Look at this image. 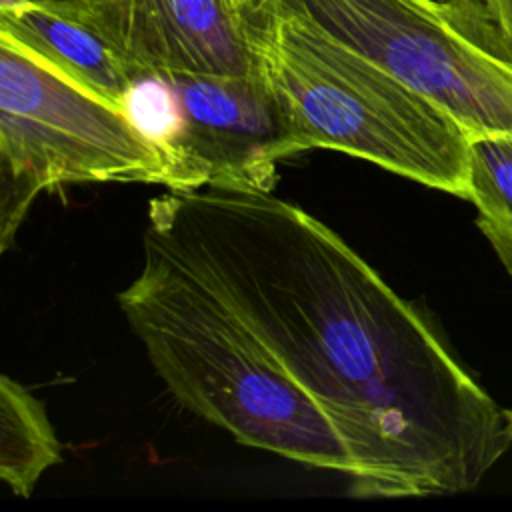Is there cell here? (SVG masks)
<instances>
[{
  "label": "cell",
  "mask_w": 512,
  "mask_h": 512,
  "mask_svg": "<svg viewBox=\"0 0 512 512\" xmlns=\"http://www.w3.org/2000/svg\"><path fill=\"white\" fill-rule=\"evenodd\" d=\"M60 460V442L44 404L10 376L0 380V478L16 496H30Z\"/></svg>",
  "instance_id": "9"
},
{
  "label": "cell",
  "mask_w": 512,
  "mask_h": 512,
  "mask_svg": "<svg viewBox=\"0 0 512 512\" xmlns=\"http://www.w3.org/2000/svg\"><path fill=\"white\" fill-rule=\"evenodd\" d=\"M454 116L512 140V60L444 0H272ZM268 8V10H270Z\"/></svg>",
  "instance_id": "5"
},
{
  "label": "cell",
  "mask_w": 512,
  "mask_h": 512,
  "mask_svg": "<svg viewBox=\"0 0 512 512\" xmlns=\"http://www.w3.org/2000/svg\"><path fill=\"white\" fill-rule=\"evenodd\" d=\"M496 256L500 258V262L504 264V268L512 274V244H508V246L496 250Z\"/></svg>",
  "instance_id": "15"
},
{
  "label": "cell",
  "mask_w": 512,
  "mask_h": 512,
  "mask_svg": "<svg viewBox=\"0 0 512 512\" xmlns=\"http://www.w3.org/2000/svg\"><path fill=\"white\" fill-rule=\"evenodd\" d=\"M238 18L248 24H256L268 12L272 0H222Z\"/></svg>",
  "instance_id": "14"
},
{
  "label": "cell",
  "mask_w": 512,
  "mask_h": 512,
  "mask_svg": "<svg viewBox=\"0 0 512 512\" xmlns=\"http://www.w3.org/2000/svg\"><path fill=\"white\" fill-rule=\"evenodd\" d=\"M478 228L496 250L512 244V140L472 138L470 196Z\"/></svg>",
  "instance_id": "10"
},
{
  "label": "cell",
  "mask_w": 512,
  "mask_h": 512,
  "mask_svg": "<svg viewBox=\"0 0 512 512\" xmlns=\"http://www.w3.org/2000/svg\"><path fill=\"white\" fill-rule=\"evenodd\" d=\"M448 2L474 30L482 34H498L492 24V0H444Z\"/></svg>",
  "instance_id": "13"
},
{
  "label": "cell",
  "mask_w": 512,
  "mask_h": 512,
  "mask_svg": "<svg viewBox=\"0 0 512 512\" xmlns=\"http://www.w3.org/2000/svg\"><path fill=\"white\" fill-rule=\"evenodd\" d=\"M118 304L178 404L240 444L354 478L316 400L158 252L142 246L140 272Z\"/></svg>",
  "instance_id": "2"
},
{
  "label": "cell",
  "mask_w": 512,
  "mask_h": 512,
  "mask_svg": "<svg viewBox=\"0 0 512 512\" xmlns=\"http://www.w3.org/2000/svg\"><path fill=\"white\" fill-rule=\"evenodd\" d=\"M176 90L180 126L164 144L166 188L272 192L276 164L296 154L284 114L262 76L160 74Z\"/></svg>",
  "instance_id": "6"
},
{
  "label": "cell",
  "mask_w": 512,
  "mask_h": 512,
  "mask_svg": "<svg viewBox=\"0 0 512 512\" xmlns=\"http://www.w3.org/2000/svg\"><path fill=\"white\" fill-rule=\"evenodd\" d=\"M20 8H46L68 16H78L90 22L96 16V0H0V12Z\"/></svg>",
  "instance_id": "12"
},
{
  "label": "cell",
  "mask_w": 512,
  "mask_h": 512,
  "mask_svg": "<svg viewBox=\"0 0 512 512\" xmlns=\"http://www.w3.org/2000/svg\"><path fill=\"white\" fill-rule=\"evenodd\" d=\"M506 416H508V422H510V428H512V408L506 410Z\"/></svg>",
  "instance_id": "16"
},
{
  "label": "cell",
  "mask_w": 512,
  "mask_h": 512,
  "mask_svg": "<svg viewBox=\"0 0 512 512\" xmlns=\"http://www.w3.org/2000/svg\"><path fill=\"white\" fill-rule=\"evenodd\" d=\"M158 252L306 390L348 448L358 496L482 484L506 410L436 326L332 228L268 190L200 186L148 204Z\"/></svg>",
  "instance_id": "1"
},
{
  "label": "cell",
  "mask_w": 512,
  "mask_h": 512,
  "mask_svg": "<svg viewBox=\"0 0 512 512\" xmlns=\"http://www.w3.org/2000/svg\"><path fill=\"white\" fill-rule=\"evenodd\" d=\"M124 112L160 150L180 126L176 90L160 74H142L132 82L124 100Z\"/></svg>",
  "instance_id": "11"
},
{
  "label": "cell",
  "mask_w": 512,
  "mask_h": 512,
  "mask_svg": "<svg viewBox=\"0 0 512 512\" xmlns=\"http://www.w3.org/2000/svg\"><path fill=\"white\" fill-rule=\"evenodd\" d=\"M92 22L140 76H262L254 24L222 0H96Z\"/></svg>",
  "instance_id": "7"
},
{
  "label": "cell",
  "mask_w": 512,
  "mask_h": 512,
  "mask_svg": "<svg viewBox=\"0 0 512 512\" xmlns=\"http://www.w3.org/2000/svg\"><path fill=\"white\" fill-rule=\"evenodd\" d=\"M0 246L38 192L74 182L166 184V158L124 110L0 44Z\"/></svg>",
  "instance_id": "4"
},
{
  "label": "cell",
  "mask_w": 512,
  "mask_h": 512,
  "mask_svg": "<svg viewBox=\"0 0 512 512\" xmlns=\"http://www.w3.org/2000/svg\"><path fill=\"white\" fill-rule=\"evenodd\" d=\"M252 42L296 154L340 150L468 200L472 136L444 108L284 10L270 8Z\"/></svg>",
  "instance_id": "3"
},
{
  "label": "cell",
  "mask_w": 512,
  "mask_h": 512,
  "mask_svg": "<svg viewBox=\"0 0 512 512\" xmlns=\"http://www.w3.org/2000/svg\"><path fill=\"white\" fill-rule=\"evenodd\" d=\"M0 44L20 50L120 110L140 76L94 22L46 8L0 12Z\"/></svg>",
  "instance_id": "8"
}]
</instances>
